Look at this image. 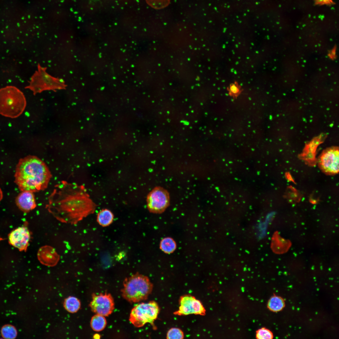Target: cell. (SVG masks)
<instances>
[{
  "label": "cell",
  "mask_w": 339,
  "mask_h": 339,
  "mask_svg": "<svg viewBox=\"0 0 339 339\" xmlns=\"http://www.w3.org/2000/svg\"><path fill=\"white\" fill-rule=\"evenodd\" d=\"M285 302L281 297L274 295L269 300L267 306L271 311L277 312L281 311L285 306Z\"/></svg>",
  "instance_id": "obj_15"
},
{
  "label": "cell",
  "mask_w": 339,
  "mask_h": 339,
  "mask_svg": "<svg viewBox=\"0 0 339 339\" xmlns=\"http://www.w3.org/2000/svg\"><path fill=\"white\" fill-rule=\"evenodd\" d=\"M90 306L92 310L96 314L107 316L114 309V299L111 294L106 293L94 294Z\"/></svg>",
  "instance_id": "obj_10"
},
{
  "label": "cell",
  "mask_w": 339,
  "mask_h": 339,
  "mask_svg": "<svg viewBox=\"0 0 339 339\" xmlns=\"http://www.w3.org/2000/svg\"><path fill=\"white\" fill-rule=\"evenodd\" d=\"M15 203L19 208L24 213L34 209L36 206L33 192L27 191H21L16 197Z\"/></svg>",
  "instance_id": "obj_12"
},
{
  "label": "cell",
  "mask_w": 339,
  "mask_h": 339,
  "mask_svg": "<svg viewBox=\"0 0 339 339\" xmlns=\"http://www.w3.org/2000/svg\"><path fill=\"white\" fill-rule=\"evenodd\" d=\"M9 243L19 251H25L30 239V234L25 226L18 227L11 231L8 235Z\"/></svg>",
  "instance_id": "obj_11"
},
{
  "label": "cell",
  "mask_w": 339,
  "mask_h": 339,
  "mask_svg": "<svg viewBox=\"0 0 339 339\" xmlns=\"http://www.w3.org/2000/svg\"><path fill=\"white\" fill-rule=\"evenodd\" d=\"M179 304L178 310L174 313L176 315L194 314L204 315L206 314V310L202 303L192 296L186 295L180 297Z\"/></svg>",
  "instance_id": "obj_9"
},
{
  "label": "cell",
  "mask_w": 339,
  "mask_h": 339,
  "mask_svg": "<svg viewBox=\"0 0 339 339\" xmlns=\"http://www.w3.org/2000/svg\"><path fill=\"white\" fill-rule=\"evenodd\" d=\"M46 207L60 220L75 223L93 213L95 204L83 186L62 181L55 186Z\"/></svg>",
  "instance_id": "obj_1"
},
{
  "label": "cell",
  "mask_w": 339,
  "mask_h": 339,
  "mask_svg": "<svg viewBox=\"0 0 339 339\" xmlns=\"http://www.w3.org/2000/svg\"><path fill=\"white\" fill-rule=\"evenodd\" d=\"M3 197V192L0 188V201L2 200Z\"/></svg>",
  "instance_id": "obj_24"
},
{
  "label": "cell",
  "mask_w": 339,
  "mask_h": 339,
  "mask_svg": "<svg viewBox=\"0 0 339 339\" xmlns=\"http://www.w3.org/2000/svg\"><path fill=\"white\" fill-rule=\"evenodd\" d=\"M332 0H315V4L316 5H331L334 4Z\"/></svg>",
  "instance_id": "obj_22"
},
{
  "label": "cell",
  "mask_w": 339,
  "mask_h": 339,
  "mask_svg": "<svg viewBox=\"0 0 339 339\" xmlns=\"http://www.w3.org/2000/svg\"><path fill=\"white\" fill-rule=\"evenodd\" d=\"M184 337V334L183 331L177 328L170 329L168 331L166 335V338L168 339H182Z\"/></svg>",
  "instance_id": "obj_19"
},
{
  "label": "cell",
  "mask_w": 339,
  "mask_h": 339,
  "mask_svg": "<svg viewBox=\"0 0 339 339\" xmlns=\"http://www.w3.org/2000/svg\"><path fill=\"white\" fill-rule=\"evenodd\" d=\"M46 69L39 64L29 84L25 87L31 90L34 95L44 91L64 89L67 86L63 79L51 76L46 72Z\"/></svg>",
  "instance_id": "obj_5"
},
{
  "label": "cell",
  "mask_w": 339,
  "mask_h": 339,
  "mask_svg": "<svg viewBox=\"0 0 339 339\" xmlns=\"http://www.w3.org/2000/svg\"><path fill=\"white\" fill-rule=\"evenodd\" d=\"M2 240V239L0 237V241Z\"/></svg>",
  "instance_id": "obj_25"
},
{
  "label": "cell",
  "mask_w": 339,
  "mask_h": 339,
  "mask_svg": "<svg viewBox=\"0 0 339 339\" xmlns=\"http://www.w3.org/2000/svg\"><path fill=\"white\" fill-rule=\"evenodd\" d=\"M65 309L68 312L74 313L77 312L80 307V301L77 298L70 296L66 298L64 302Z\"/></svg>",
  "instance_id": "obj_16"
},
{
  "label": "cell",
  "mask_w": 339,
  "mask_h": 339,
  "mask_svg": "<svg viewBox=\"0 0 339 339\" xmlns=\"http://www.w3.org/2000/svg\"><path fill=\"white\" fill-rule=\"evenodd\" d=\"M336 47H334L328 53V56L331 59L334 60L336 57Z\"/></svg>",
  "instance_id": "obj_23"
},
{
  "label": "cell",
  "mask_w": 339,
  "mask_h": 339,
  "mask_svg": "<svg viewBox=\"0 0 339 339\" xmlns=\"http://www.w3.org/2000/svg\"><path fill=\"white\" fill-rule=\"evenodd\" d=\"M176 245L175 241L172 238L168 237L163 239L160 241V248L164 253L170 254L176 249Z\"/></svg>",
  "instance_id": "obj_17"
},
{
  "label": "cell",
  "mask_w": 339,
  "mask_h": 339,
  "mask_svg": "<svg viewBox=\"0 0 339 339\" xmlns=\"http://www.w3.org/2000/svg\"><path fill=\"white\" fill-rule=\"evenodd\" d=\"M123 285L122 296L131 303L146 300L153 288V285L148 278L138 272L125 278Z\"/></svg>",
  "instance_id": "obj_4"
},
{
  "label": "cell",
  "mask_w": 339,
  "mask_h": 339,
  "mask_svg": "<svg viewBox=\"0 0 339 339\" xmlns=\"http://www.w3.org/2000/svg\"><path fill=\"white\" fill-rule=\"evenodd\" d=\"M14 182L21 191H43L51 178L46 163L36 156L30 155L19 160L16 167Z\"/></svg>",
  "instance_id": "obj_2"
},
{
  "label": "cell",
  "mask_w": 339,
  "mask_h": 339,
  "mask_svg": "<svg viewBox=\"0 0 339 339\" xmlns=\"http://www.w3.org/2000/svg\"><path fill=\"white\" fill-rule=\"evenodd\" d=\"M114 215L111 211L107 209H103L98 213L97 221L101 226L106 227L109 226L113 222Z\"/></svg>",
  "instance_id": "obj_13"
},
{
  "label": "cell",
  "mask_w": 339,
  "mask_h": 339,
  "mask_svg": "<svg viewBox=\"0 0 339 339\" xmlns=\"http://www.w3.org/2000/svg\"><path fill=\"white\" fill-rule=\"evenodd\" d=\"M256 338L258 339H271L273 336L272 332L265 327L258 330L256 332Z\"/></svg>",
  "instance_id": "obj_20"
},
{
  "label": "cell",
  "mask_w": 339,
  "mask_h": 339,
  "mask_svg": "<svg viewBox=\"0 0 339 339\" xmlns=\"http://www.w3.org/2000/svg\"><path fill=\"white\" fill-rule=\"evenodd\" d=\"M106 324V320L104 316L98 314L94 315L90 321L91 327L96 331H102L105 328Z\"/></svg>",
  "instance_id": "obj_14"
},
{
  "label": "cell",
  "mask_w": 339,
  "mask_h": 339,
  "mask_svg": "<svg viewBox=\"0 0 339 339\" xmlns=\"http://www.w3.org/2000/svg\"><path fill=\"white\" fill-rule=\"evenodd\" d=\"M319 167L325 173L334 175L339 172V150L333 147L324 150L318 160Z\"/></svg>",
  "instance_id": "obj_8"
},
{
  "label": "cell",
  "mask_w": 339,
  "mask_h": 339,
  "mask_svg": "<svg viewBox=\"0 0 339 339\" xmlns=\"http://www.w3.org/2000/svg\"><path fill=\"white\" fill-rule=\"evenodd\" d=\"M146 201L148 209L150 213H160L169 206V193L163 187L157 186L148 194Z\"/></svg>",
  "instance_id": "obj_7"
},
{
  "label": "cell",
  "mask_w": 339,
  "mask_h": 339,
  "mask_svg": "<svg viewBox=\"0 0 339 339\" xmlns=\"http://www.w3.org/2000/svg\"><path fill=\"white\" fill-rule=\"evenodd\" d=\"M159 308L154 301L142 303L136 305L132 309L129 320L134 326L140 327L147 323L154 326V322L159 312Z\"/></svg>",
  "instance_id": "obj_6"
},
{
  "label": "cell",
  "mask_w": 339,
  "mask_h": 339,
  "mask_svg": "<svg viewBox=\"0 0 339 339\" xmlns=\"http://www.w3.org/2000/svg\"><path fill=\"white\" fill-rule=\"evenodd\" d=\"M229 94L234 98L237 97L240 94L241 90V86L235 81L231 83L228 88Z\"/></svg>",
  "instance_id": "obj_21"
},
{
  "label": "cell",
  "mask_w": 339,
  "mask_h": 339,
  "mask_svg": "<svg viewBox=\"0 0 339 339\" xmlns=\"http://www.w3.org/2000/svg\"><path fill=\"white\" fill-rule=\"evenodd\" d=\"M26 101L23 93L14 86H8L0 89V114L15 118L24 111Z\"/></svg>",
  "instance_id": "obj_3"
},
{
  "label": "cell",
  "mask_w": 339,
  "mask_h": 339,
  "mask_svg": "<svg viewBox=\"0 0 339 339\" xmlns=\"http://www.w3.org/2000/svg\"><path fill=\"white\" fill-rule=\"evenodd\" d=\"M2 336L5 339H14L17 336V331L14 326L9 324L3 326L1 329Z\"/></svg>",
  "instance_id": "obj_18"
}]
</instances>
